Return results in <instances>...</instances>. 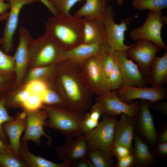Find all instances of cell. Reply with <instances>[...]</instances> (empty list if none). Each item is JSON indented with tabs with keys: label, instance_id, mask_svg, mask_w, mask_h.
<instances>
[{
	"label": "cell",
	"instance_id": "1",
	"mask_svg": "<svg viewBox=\"0 0 167 167\" xmlns=\"http://www.w3.org/2000/svg\"><path fill=\"white\" fill-rule=\"evenodd\" d=\"M53 79L56 81L66 109L82 113L89 110L94 95L82 77L79 64L68 60L61 61L55 65Z\"/></svg>",
	"mask_w": 167,
	"mask_h": 167
},
{
	"label": "cell",
	"instance_id": "2",
	"mask_svg": "<svg viewBox=\"0 0 167 167\" xmlns=\"http://www.w3.org/2000/svg\"><path fill=\"white\" fill-rule=\"evenodd\" d=\"M45 27V32L64 51L83 43V18L58 13L49 17Z\"/></svg>",
	"mask_w": 167,
	"mask_h": 167
},
{
	"label": "cell",
	"instance_id": "3",
	"mask_svg": "<svg viewBox=\"0 0 167 167\" xmlns=\"http://www.w3.org/2000/svg\"><path fill=\"white\" fill-rule=\"evenodd\" d=\"M41 108L48 115L45 125L46 127L58 131L66 138H73L84 134L82 122L84 113L44 105Z\"/></svg>",
	"mask_w": 167,
	"mask_h": 167
},
{
	"label": "cell",
	"instance_id": "4",
	"mask_svg": "<svg viewBox=\"0 0 167 167\" xmlns=\"http://www.w3.org/2000/svg\"><path fill=\"white\" fill-rule=\"evenodd\" d=\"M28 64L34 67L55 65L62 60L64 50L46 32L32 38L28 45Z\"/></svg>",
	"mask_w": 167,
	"mask_h": 167
},
{
	"label": "cell",
	"instance_id": "5",
	"mask_svg": "<svg viewBox=\"0 0 167 167\" xmlns=\"http://www.w3.org/2000/svg\"><path fill=\"white\" fill-rule=\"evenodd\" d=\"M114 17L113 6L108 5L103 20L105 31V42L111 51H126L134 45H127L124 42L125 32L133 18L127 17L118 24L115 22Z\"/></svg>",
	"mask_w": 167,
	"mask_h": 167
},
{
	"label": "cell",
	"instance_id": "6",
	"mask_svg": "<svg viewBox=\"0 0 167 167\" xmlns=\"http://www.w3.org/2000/svg\"><path fill=\"white\" fill-rule=\"evenodd\" d=\"M79 65L82 77L94 95L101 96L112 91L108 79L100 64L98 55L89 58Z\"/></svg>",
	"mask_w": 167,
	"mask_h": 167
},
{
	"label": "cell",
	"instance_id": "7",
	"mask_svg": "<svg viewBox=\"0 0 167 167\" xmlns=\"http://www.w3.org/2000/svg\"><path fill=\"white\" fill-rule=\"evenodd\" d=\"M166 19L162 15L161 11H149L143 24L131 31L130 36L134 41L148 40L166 49L167 46L162 40L161 30Z\"/></svg>",
	"mask_w": 167,
	"mask_h": 167
},
{
	"label": "cell",
	"instance_id": "8",
	"mask_svg": "<svg viewBox=\"0 0 167 167\" xmlns=\"http://www.w3.org/2000/svg\"><path fill=\"white\" fill-rule=\"evenodd\" d=\"M117 120L116 116L104 114L95 128L84 134L88 150H111Z\"/></svg>",
	"mask_w": 167,
	"mask_h": 167
},
{
	"label": "cell",
	"instance_id": "9",
	"mask_svg": "<svg viewBox=\"0 0 167 167\" xmlns=\"http://www.w3.org/2000/svg\"><path fill=\"white\" fill-rule=\"evenodd\" d=\"M161 49L152 42L145 40L135 41L134 45L125 51L126 57L135 61L141 72L150 76L152 64Z\"/></svg>",
	"mask_w": 167,
	"mask_h": 167
},
{
	"label": "cell",
	"instance_id": "10",
	"mask_svg": "<svg viewBox=\"0 0 167 167\" xmlns=\"http://www.w3.org/2000/svg\"><path fill=\"white\" fill-rule=\"evenodd\" d=\"M95 101L101 106L104 114L113 116L124 114L135 119L140 108V104L138 101H133L130 104L123 101L118 97L115 91L96 96Z\"/></svg>",
	"mask_w": 167,
	"mask_h": 167
},
{
	"label": "cell",
	"instance_id": "11",
	"mask_svg": "<svg viewBox=\"0 0 167 167\" xmlns=\"http://www.w3.org/2000/svg\"><path fill=\"white\" fill-rule=\"evenodd\" d=\"M116 92L118 97L127 104L137 99L155 102L164 101L167 97L166 91L163 87L154 88L122 85Z\"/></svg>",
	"mask_w": 167,
	"mask_h": 167
},
{
	"label": "cell",
	"instance_id": "12",
	"mask_svg": "<svg viewBox=\"0 0 167 167\" xmlns=\"http://www.w3.org/2000/svg\"><path fill=\"white\" fill-rule=\"evenodd\" d=\"M25 112L27 115L26 127L21 141L28 142L31 140L40 145L42 143L41 137L44 136L48 139V145L51 147L52 139L46 133L44 129L48 118L47 113L44 110L40 109Z\"/></svg>",
	"mask_w": 167,
	"mask_h": 167
},
{
	"label": "cell",
	"instance_id": "13",
	"mask_svg": "<svg viewBox=\"0 0 167 167\" xmlns=\"http://www.w3.org/2000/svg\"><path fill=\"white\" fill-rule=\"evenodd\" d=\"M110 51L122 74L123 85L145 87L146 76L141 72L137 64L126 57L125 51Z\"/></svg>",
	"mask_w": 167,
	"mask_h": 167
},
{
	"label": "cell",
	"instance_id": "14",
	"mask_svg": "<svg viewBox=\"0 0 167 167\" xmlns=\"http://www.w3.org/2000/svg\"><path fill=\"white\" fill-rule=\"evenodd\" d=\"M10 4L8 13L3 33L1 38L2 48L4 52L9 53L11 50L13 44V37L18 24L19 13L25 5L31 4L39 0H5Z\"/></svg>",
	"mask_w": 167,
	"mask_h": 167
},
{
	"label": "cell",
	"instance_id": "15",
	"mask_svg": "<svg viewBox=\"0 0 167 167\" xmlns=\"http://www.w3.org/2000/svg\"><path fill=\"white\" fill-rule=\"evenodd\" d=\"M55 150L59 159L73 162L86 156L88 149L83 134L73 138H66L63 143Z\"/></svg>",
	"mask_w": 167,
	"mask_h": 167
},
{
	"label": "cell",
	"instance_id": "16",
	"mask_svg": "<svg viewBox=\"0 0 167 167\" xmlns=\"http://www.w3.org/2000/svg\"><path fill=\"white\" fill-rule=\"evenodd\" d=\"M32 39L28 30L20 27L19 30V42L13 58L16 82L19 84L21 81L26 67L28 64V44Z\"/></svg>",
	"mask_w": 167,
	"mask_h": 167
},
{
	"label": "cell",
	"instance_id": "17",
	"mask_svg": "<svg viewBox=\"0 0 167 167\" xmlns=\"http://www.w3.org/2000/svg\"><path fill=\"white\" fill-rule=\"evenodd\" d=\"M27 115L24 110L17 113L11 120L2 125L3 130L9 139V144L15 154L18 156L20 144V138L25 131L26 124Z\"/></svg>",
	"mask_w": 167,
	"mask_h": 167
},
{
	"label": "cell",
	"instance_id": "18",
	"mask_svg": "<svg viewBox=\"0 0 167 167\" xmlns=\"http://www.w3.org/2000/svg\"><path fill=\"white\" fill-rule=\"evenodd\" d=\"M137 118L138 127L141 135L148 142L154 145L157 138L152 116L150 112L149 102L141 100Z\"/></svg>",
	"mask_w": 167,
	"mask_h": 167
},
{
	"label": "cell",
	"instance_id": "19",
	"mask_svg": "<svg viewBox=\"0 0 167 167\" xmlns=\"http://www.w3.org/2000/svg\"><path fill=\"white\" fill-rule=\"evenodd\" d=\"M135 120V119L126 114H122L120 118L117 120L115 125L113 144L122 145L132 150Z\"/></svg>",
	"mask_w": 167,
	"mask_h": 167
},
{
	"label": "cell",
	"instance_id": "20",
	"mask_svg": "<svg viewBox=\"0 0 167 167\" xmlns=\"http://www.w3.org/2000/svg\"><path fill=\"white\" fill-rule=\"evenodd\" d=\"M103 43H81L64 51L62 60H68L79 64L89 58L99 55Z\"/></svg>",
	"mask_w": 167,
	"mask_h": 167
},
{
	"label": "cell",
	"instance_id": "21",
	"mask_svg": "<svg viewBox=\"0 0 167 167\" xmlns=\"http://www.w3.org/2000/svg\"><path fill=\"white\" fill-rule=\"evenodd\" d=\"M28 142L21 141L19 151V156L26 163L28 167H71V161H64L62 163L58 164L32 153L28 149Z\"/></svg>",
	"mask_w": 167,
	"mask_h": 167
},
{
	"label": "cell",
	"instance_id": "22",
	"mask_svg": "<svg viewBox=\"0 0 167 167\" xmlns=\"http://www.w3.org/2000/svg\"><path fill=\"white\" fill-rule=\"evenodd\" d=\"M83 43H102L105 42V31L103 21L83 18Z\"/></svg>",
	"mask_w": 167,
	"mask_h": 167
},
{
	"label": "cell",
	"instance_id": "23",
	"mask_svg": "<svg viewBox=\"0 0 167 167\" xmlns=\"http://www.w3.org/2000/svg\"><path fill=\"white\" fill-rule=\"evenodd\" d=\"M85 3L74 14L81 18L103 21L108 0H85Z\"/></svg>",
	"mask_w": 167,
	"mask_h": 167
},
{
	"label": "cell",
	"instance_id": "24",
	"mask_svg": "<svg viewBox=\"0 0 167 167\" xmlns=\"http://www.w3.org/2000/svg\"><path fill=\"white\" fill-rule=\"evenodd\" d=\"M151 87H163L167 83V52L160 57L156 56L152 64L150 76Z\"/></svg>",
	"mask_w": 167,
	"mask_h": 167
},
{
	"label": "cell",
	"instance_id": "25",
	"mask_svg": "<svg viewBox=\"0 0 167 167\" xmlns=\"http://www.w3.org/2000/svg\"><path fill=\"white\" fill-rule=\"evenodd\" d=\"M134 137L135 146L133 154L135 163L139 167H146L151 165L153 162L154 158L148 146L142 140L136 131Z\"/></svg>",
	"mask_w": 167,
	"mask_h": 167
},
{
	"label": "cell",
	"instance_id": "26",
	"mask_svg": "<svg viewBox=\"0 0 167 167\" xmlns=\"http://www.w3.org/2000/svg\"><path fill=\"white\" fill-rule=\"evenodd\" d=\"M87 156L94 167H111L113 166V155L111 150H89Z\"/></svg>",
	"mask_w": 167,
	"mask_h": 167
},
{
	"label": "cell",
	"instance_id": "27",
	"mask_svg": "<svg viewBox=\"0 0 167 167\" xmlns=\"http://www.w3.org/2000/svg\"><path fill=\"white\" fill-rule=\"evenodd\" d=\"M55 65L34 67L31 70L27 76L28 82L33 80L41 79L48 81L54 75Z\"/></svg>",
	"mask_w": 167,
	"mask_h": 167
},
{
	"label": "cell",
	"instance_id": "28",
	"mask_svg": "<svg viewBox=\"0 0 167 167\" xmlns=\"http://www.w3.org/2000/svg\"><path fill=\"white\" fill-rule=\"evenodd\" d=\"M132 4L137 10L161 11L167 7V0H133Z\"/></svg>",
	"mask_w": 167,
	"mask_h": 167
},
{
	"label": "cell",
	"instance_id": "29",
	"mask_svg": "<svg viewBox=\"0 0 167 167\" xmlns=\"http://www.w3.org/2000/svg\"><path fill=\"white\" fill-rule=\"evenodd\" d=\"M100 64L105 74L108 78L115 64L111 51L104 42L98 55Z\"/></svg>",
	"mask_w": 167,
	"mask_h": 167
},
{
	"label": "cell",
	"instance_id": "30",
	"mask_svg": "<svg viewBox=\"0 0 167 167\" xmlns=\"http://www.w3.org/2000/svg\"><path fill=\"white\" fill-rule=\"evenodd\" d=\"M50 86L41 96L43 105L66 109L65 102L61 95Z\"/></svg>",
	"mask_w": 167,
	"mask_h": 167
},
{
	"label": "cell",
	"instance_id": "31",
	"mask_svg": "<svg viewBox=\"0 0 167 167\" xmlns=\"http://www.w3.org/2000/svg\"><path fill=\"white\" fill-rule=\"evenodd\" d=\"M0 166L28 167L24 161L13 151L0 154Z\"/></svg>",
	"mask_w": 167,
	"mask_h": 167
},
{
	"label": "cell",
	"instance_id": "32",
	"mask_svg": "<svg viewBox=\"0 0 167 167\" xmlns=\"http://www.w3.org/2000/svg\"><path fill=\"white\" fill-rule=\"evenodd\" d=\"M15 66L13 57L7 54L0 49V75L6 76L15 70Z\"/></svg>",
	"mask_w": 167,
	"mask_h": 167
},
{
	"label": "cell",
	"instance_id": "33",
	"mask_svg": "<svg viewBox=\"0 0 167 167\" xmlns=\"http://www.w3.org/2000/svg\"><path fill=\"white\" fill-rule=\"evenodd\" d=\"M48 81L41 79H36L28 82L24 88L30 94L41 96L49 87Z\"/></svg>",
	"mask_w": 167,
	"mask_h": 167
},
{
	"label": "cell",
	"instance_id": "34",
	"mask_svg": "<svg viewBox=\"0 0 167 167\" xmlns=\"http://www.w3.org/2000/svg\"><path fill=\"white\" fill-rule=\"evenodd\" d=\"M6 96H0V139L6 143L7 137L3 128V124L13 118L10 115L6 106Z\"/></svg>",
	"mask_w": 167,
	"mask_h": 167
},
{
	"label": "cell",
	"instance_id": "35",
	"mask_svg": "<svg viewBox=\"0 0 167 167\" xmlns=\"http://www.w3.org/2000/svg\"><path fill=\"white\" fill-rule=\"evenodd\" d=\"M58 13L70 15L72 7L78 2L82 0H50Z\"/></svg>",
	"mask_w": 167,
	"mask_h": 167
},
{
	"label": "cell",
	"instance_id": "36",
	"mask_svg": "<svg viewBox=\"0 0 167 167\" xmlns=\"http://www.w3.org/2000/svg\"><path fill=\"white\" fill-rule=\"evenodd\" d=\"M43 105L41 96L31 94L23 103L22 108L25 111H33L40 109Z\"/></svg>",
	"mask_w": 167,
	"mask_h": 167
},
{
	"label": "cell",
	"instance_id": "37",
	"mask_svg": "<svg viewBox=\"0 0 167 167\" xmlns=\"http://www.w3.org/2000/svg\"><path fill=\"white\" fill-rule=\"evenodd\" d=\"M108 79L112 91H116L123 85L122 74L116 63Z\"/></svg>",
	"mask_w": 167,
	"mask_h": 167
},
{
	"label": "cell",
	"instance_id": "38",
	"mask_svg": "<svg viewBox=\"0 0 167 167\" xmlns=\"http://www.w3.org/2000/svg\"><path fill=\"white\" fill-rule=\"evenodd\" d=\"M111 150L117 158L131 153V150L127 147L119 144H113Z\"/></svg>",
	"mask_w": 167,
	"mask_h": 167
},
{
	"label": "cell",
	"instance_id": "39",
	"mask_svg": "<svg viewBox=\"0 0 167 167\" xmlns=\"http://www.w3.org/2000/svg\"><path fill=\"white\" fill-rule=\"evenodd\" d=\"M117 159L118 162L116 165L117 167H129L135 163L134 157L131 153Z\"/></svg>",
	"mask_w": 167,
	"mask_h": 167
},
{
	"label": "cell",
	"instance_id": "40",
	"mask_svg": "<svg viewBox=\"0 0 167 167\" xmlns=\"http://www.w3.org/2000/svg\"><path fill=\"white\" fill-rule=\"evenodd\" d=\"M71 167H94L87 156L72 162Z\"/></svg>",
	"mask_w": 167,
	"mask_h": 167
},
{
	"label": "cell",
	"instance_id": "41",
	"mask_svg": "<svg viewBox=\"0 0 167 167\" xmlns=\"http://www.w3.org/2000/svg\"><path fill=\"white\" fill-rule=\"evenodd\" d=\"M154 105L153 104L152 106L153 108L156 111L165 114H167V102H163L156 104L155 102H153Z\"/></svg>",
	"mask_w": 167,
	"mask_h": 167
},
{
	"label": "cell",
	"instance_id": "42",
	"mask_svg": "<svg viewBox=\"0 0 167 167\" xmlns=\"http://www.w3.org/2000/svg\"><path fill=\"white\" fill-rule=\"evenodd\" d=\"M13 151L9 144L0 139V154Z\"/></svg>",
	"mask_w": 167,
	"mask_h": 167
},
{
	"label": "cell",
	"instance_id": "43",
	"mask_svg": "<svg viewBox=\"0 0 167 167\" xmlns=\"http://www.w3.org/2000/svg\"><path fill=\"white\" fill-rule=\"evenodd\" d=\"M158 152L163 155L167 154V142L159 143L157 147Z\"/></svg>",
	"mask_w": 167,
	"mask_h": 167
},
{
	"label": "cell",
	"instance_id": "44",
	"mask_svg": "<svg viewBox=\"0 0 167 167\" xmlns=\"http://www.w3.org/2000/svg\"><path fill=\"white\" fill-rule=\"evenodd\" d=\"M10 7V5L8 2H6L5 0H0V15L6 12Z\"/></svg>",
	"mask_w": 167,
	"mask_h": 167
},
{
	"label": "cell",
	"instance_id": "45",
	"mask_svg": "<svg viewBox=\"0 0 167 167\" xmlns=\"http://www.w3.org/2000/svg\"><path fill=\"white\" fill-rule=\"evenodd\" d=\"M6 76L0 75V93L5 87L7 80Z\"/></svg>",
	"mask_w": 167,
	"mask_h": 167
},
{
	"label": "cell",
	"instance_id": "46",
	"mask_svg": "<svg viewBox=\"0 0 167 167\" xmlns=\"http://www.w3.org/2000/svg\"><path fill=\"white\" fill-rule=\"evenodd\" d=\"M167 142V130L165 129L159 138V143Z\"/></svg>",
	"mask_w": 167,
	"mask_h": 167
},
{
	"label": "cell",
	"instance_id": "47",
	"mask_svg": "<svg viewBox=\"0 0 167 167\" xmlns=\"http://www.w3.org/2000/svg\"><path fill=\"white\" fill-rule=\"evenodd\" d=\"M117 4L119 6H122L123 5L124 2V0H116Z\"/></svg>",
	"mask_w": 167,
	"mask_h": 167
}]
</instances>
